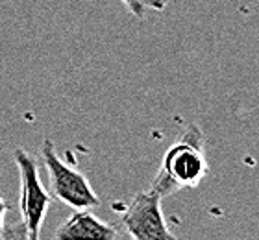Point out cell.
<instances>
[{
  "label": "cell",
  "instance_id": "obj_1",
  "mask_svg": "<svg viewBox=\"0 0 259 240\" xmlns=\"http://www.w3.org/2000/svg\"><path fill=\"white\" fill-rule=\"evenodd\" d=\"M207 172L209 165L205 157L204 131L196 124H189L178 140L170 144L165 152L161 168L150 187L156 188L163 198H167L182 188L198 187Z\"/></svg>",
  "mask_w": 259,
  "mask_h": 240
},
{
  "label": "cell",
  "instance_id": "obj_2",
  "mask_svg": "<svg viewBox=\"0 0 259 240\" xmlns=\"http://www.w3.org/2000/svg\"><path fill=\"white\" fill-rule=\"evenodd\" d=\"M41 159L49 172L50 194L58 198L70 209H95L100 205V198L91 187V183L80 170L67 165L50 139L41 142Z\"/></svg>",
  "mask_w": 259,
  "mask_h": 240
},
{
  "label": "cell",
  "instance_id": "obj_3",
  "mask_svg": "<svg viewBox=\"0 0 259 240\" xmlns=\"http://www.w3.org/2000/svg\"><path fill=\"white\" fill-rule=\"evenodd\" d=\"M13 161L21 181V216L28 231V240H37L41 236V227L47 218L49 205L52 203V194L43 187L39 166L32 155L24 148L13 152Z\"/></svg>",
  "mask_w": 259,
  "mask_h": 240
},
{
  "label": "cell",
  "instance_id": "obj_4",
  "mask_svg": "<svg viewBox=\"0 0 259 240\" xmlns=\"http://www.w3.org/2000/svg\"><path fill=\"white\" fill-rule=\"evenodd\" d=\"M163 196L156 188L148 187L137 192L120 214V224L135 240H167L176 238L167 227L161 211Z\"/></svg>",
  "mask_w": 259,
  "mask_h": 240
},
{
  "label": "cell",
  "instance_id": "obj_5",
  "mask_svg": "<svg viewBox=\"0 0 259 240\" xmlns=\"http://www.w3.org/2000/svg\"><path fill=\"white\" fill-rule=\"evenodd\" d=\"M54 236L58 240H117L120 233L93 214L91 209H78L56 229Z\"/></svg>",
  "mask_w": 259,
  "mask_h": 240
},
{
  "label": "cell",
  "instance_id": "obj_6",
  "mask_svg": "<svg viewBox=\"0 0 259 240\" xmlns=\"http://www.w3.org/2000/svg\"><path fill=\"white\" fill-rule=\"evenodd\" d=\"M126 6V10L135 17L143 21L146 17V10H148V0H120Z\"/></svg>",
  "mask_w": 259,
  "mask_h": 240
},
{
  "label": "cell",
  "instance_id": "obj_7",
  "mask_svg": "<svg viewBox=\"0 0 259 240\" xmlns=\"http://www.w3.org/2000/svg\"><path fill=\"white\" fill-rule=\"evenodd\" d=\"M10 211V203L6 202V198L0 194V238H2V233H4L6 227V214Z\"/></svg>",
  "mask_w": 259,
  "mask_h": 240
},
{
  "label": "cell",
  "instance_id": "obj_8",
  "mask_svg": "<svg viewBox=\"0 0 259 240\" xmlns=\"http://www.w3.org/2000/svg\"><path fill=\"white\" fill-rule=\"evenodd\" d=\"M167 2L168 0H148V8H152V10L156 11H163L167 8Z\"/></svg>",
  "mask_w": 259,
  "mask_h": 240
}]
</instances>
